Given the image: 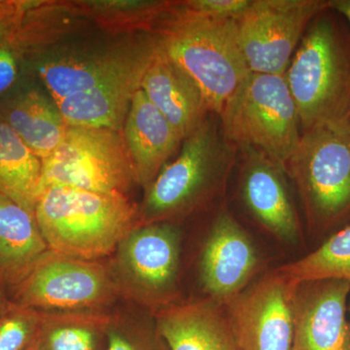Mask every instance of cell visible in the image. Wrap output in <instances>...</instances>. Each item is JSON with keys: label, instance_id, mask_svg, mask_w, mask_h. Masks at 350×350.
I'll return each mask as SVG.
<instances>
[{"label": "cell", "instance_id": "obj_5", "mask_svg": "<svg viewBox=\"0 0 350 350\" xmlns=\"http://www.w3.org/2000/svg\"><path fill=\"white\" fill-rule=\"evenodd\" d=\"M285 174L294 182L315 236L350 223V131L317 128L301 133Z\"/></svg>", "mask_w": 350, "mask_h": 350}, {"label": "cell", "instance_id": "obj_13", "mask_svg": "<svg viewBox=\"0 0 350 350\" xmlns=\"http://www.w3.org/2000/svg\"><path fill=\"white\" fill-rule=\"evenodd\" d=\"M349 297L350 283L345 280L299 283L291 350H349Z\"/></svg>", "mask_w": 350, "mask_h": 350}, {"label": "cell", "instance_id": "obj_4", "mask_svg": "<svg viewBox=\"0 0 350 350\" xmlns=\"http://www.w3.org/2000/svg\"><path fill=\"white\" fill-rule=\"evenodd\" d=\"M157 44L193 78L218 115L250 72L236 19L167 18Z\"/></svg>", "mask_w": 350, "mask_h": 350}, {"label": "cell", "instance_id": "obj_2", "mask_svg": "<svg viewBox=\"0 0 350 350\" xmlns=\"http://www.w3.org/2000/svg\"><path fill=\"white\" fill-rule=\"evenodd\" d=\"M137 211L126 195L49 186L41 191L34 213L50 250L100 261L137 227Z\"/></svg>", "mask_w": 350, "mask_h": 350}, {"label": "cell", "instance_id": "obj_20", "mask_svg": "<svg viewBox=\"0 0 350 350\" xmlns=\"http://www.w3.org/2000/svg\"><path fill=\"white\" fill-rule=\"evenodd\" d=\"M0 118L41 161L56 150L68 128L57 103L34 88L7 96L0 103Z\"/></svg>", "mask_w": 350, "mask_h": 350}, {"label": "cell", "instance_id": "obj_9", "mask_svg": "<svg viewBox=\"0 0 350 350\" xmlns=\"http://www.w3.org/2000/svg\"><path fill=\"white\" fill-rule=\"evenodd\" d=\"M135 184L123 135L108 129L68 126L63 142L42 161L40 193L49 186H68L126 195Z\"/></svg>", "mask_w": 350, "mask_h": 350}, {"label": "cell", "instance_id": "obj_8", "mask_svg": "<svg viewBox=\"0 0 350 350\" xmlns=\"http://www.w3.org/2000/svg\"><path fill=\"white\" fill-rule=\"evenodd\" d=\"M12 303L43 312H109L120 295L107 260L48 250L14 289Z\"/></svg>", "mask_w": 350, "mask_h": 350}, {"label": "cell", "instance_id": "obj_3", "mask_svg": "<svg viewBox=\"0 0 350 350\" xmlns=\"http://www.w3.org/2000/svg\"><path fill=\"white\" fill-rule=\"evenodd\" d=\"M236 150L207 118L183 140L178 157L145 190L137 226L174 223L213 202L224 191Z\"/></svg>", "mask_w": 350, "mask_h": 350}, {"label": "cell", "instance_id": "obj_7", "mask_svg": "<svg viewBox=\"0 0 350 350\" xmlns=\"http://www.w3.org/2000/svg\"><path fill=\"white\" fill-rule=\"evenodd\" d=\"M180 250L174 223L133 228L107 259L120 298L152 314L179 301Z\"/></svg>", "mask_w": 350, "mask_h": 350}, {"label": "cell", "instance_id": "obj_16", "mask_svg": "<svg viewBox=\"0 0 350 350\" xmlns=\"http://www.w3.org/2000/svg\"><path fill=\"white\" fill-rule=\"evenodd\" d=\"M137 185L146 190L183 139L142 89L133 94L123 131Z\"/></svg>", "mask_w": 350, "mask_h": 350}, {"label": "cell", "instance_id": "obj_25", "mask_svg": "<svg viewBox=\"0 0 350 350\" xmlns=\"http://www.w3.org/2000/svg\"><path fill=\"white\" fill-rule=\"evenodd\" d=\"M23 2H0V103L16 91L27 52L22 23Z\"/></svg>", "mask_w": 350, "mask_h": 350}, {"label": "cell", "instance_id": "obj_27", "mask_svg": "<svg viewBox=\"0 0 350 350\" xmlns=\"http://www.w3.org/2000/svg\"><path fill=\"white\" fill-rule=\"evenodd\" d=\"M43 312L12 303L0 317V350H31L38 342Z\"/></svg>", "mask_w": 350, "mask_h": 350}, {"label": "cell", "instance_id": "obj_21", "mask_svg": "<svg viewBox=\"0 0 350 350\" xmlns=\"http://www.w3.org/2000/svg\"><path fill=\"white\" fill-rule=\"evenodd\" d=\"M48 250L36 213L0 195V283L7 293Z\"/></svg>", "mask_w": 350, "mask_h": 350}, {"label": "cell", "instance_id": "obj_30", "mask_svg": "<svg viewBox=\"0 0 350 350\" xmlns=\"http://www.w3.org/2000/svg\"><path fill=\"white\" fill-rule=\"evenodd\" d=\"M31 350H42V349H40V347H39L38 342V344H36V347H34L33 349H32Z\"/></svg>", "mask_w": 350, "mask_h": 350}, {"label": "cell", "instance_id": "obj_24", "mask_svg": "<svg viewBox=\"0 0 350 350\" xmlns=\"http://www.w3.org/2000/svg\"><path fill=\"white\" fill-rule=\"evenodd\" d=\"M294 282L340 280L350 283V223L306 256L278 268Z\"/></svg>", "mask_w": 350, "mask_h": 350}, {"label": "cell", "instance_id": "obj_14", "mask_svg": "<svg viewBox=\"0 0 350 350\" xmlns=\"http://www.w3.org/2000/svg\"><path fill=\"white\" fill-rule=\"evenodd\" d=\"M243 150L241 193L246 208L271 236L282 243H298L301 222L288 192L284 170L255 149Z\"/></svg>", "mask_w": 350, "mask_h": 350}, {"label": "cell", "instance_id": "obj_6", "mask_svg": "<svg viewBox=\"0 0 350 350\" xmlns=\"http://www.w3.org/2000/svg\"><path fill=\"white\" fill-rule=\"evenodd\" d=\"M219 116L228 142L255 149L283 170L301 140L300 120L285 75L250 71Z\"/></svg>", "mask_w": 350, "mask_h": 350}, {"label": "cell", "instance_id": "obj_26", "mask_svg": "<svg viewBox=\"0 0 350 350\" xmlns=\"http://www.w3.org/2000/svg\"><path fill=\"white\" fill-rule=\"evenodd\" d=\"M133 306L110 312L103 350H169L157 329L154 314Z\"/></svg>", "mask_w": 350, "mask_h": 350}, {"label": "cell", "instance_id": "obj_31", "mask_svg": "<svg viewBox=\"0 0 350 350\" xmlns=\"http://www.w3.org/2000/svg\"><path fill=\"white\" fill-rule=\"evenodd\" d=\"M349 317H350V297H349ZM349 324H350V320H349Z\"/></svg>", "mask_w": 350, "mask_h": 350}, {"label": "cell", "instance_id": "obj_29", "mask_svg": "<svg viewBox=\"0 0 350 350\" xmlns=\"http://www.w3.org/2000/svg\"><path fill=\"white\" fill-rule=\"evenodd\" d=\"M11 306H12V301L10 300L5 288L0 283V317L10 308Z\"/></svg>", "mask_w": 350, "mask_h": 350}, {"label": "cell", "instance_id": "obj_19", "mask_svg": "<svg viewBox=\"0 0 350 350\" xmlns=\"http://www.w3.org/2000/svg\"><path fill=\"white\" fill-rule=\"evenodd\" d=\"M149 61L150 59L129 72L57 103L68 126L122 133L133 94L140 88Z\"/></svg>", "mask_w": 350, "mask_h": 350}, {"label": "cell", "instance_id": "obj_23", "mask_svg": "<svg viewBox=\"0 0 350 350\" xmlns=\"http://www.w3.org/2000/svg\"><path fill=\"white\" fill-rule=\"evenodd\" d=\"M110 312H43L42 350H103Z\"/></svg>", "mask_w": 350, "mask_h": 350}, {"label": "cell", "instance_id": "obj_28", "mask_svg": "<svg viewBox=\"0 0 350 350\" xmlns=\"http://www.w3.org/2000/svg\"><path fill=\"white\" fill-rule=\"evenodd\" d=\"M328 6L334 12L344 17L350 25V0H328Z\"/></svg>", "mask_w": 350, "mask_h": 350}, {"label": "cell", "instance_id": "obj_10", "mask_svg": "<svg viewBox=\"0 0 350 350\" xmlns=\"http://www.w3.org/2000/svg\"><path fill=\"white\" fill-rule=\"evenodd\" d=\"M328 7V0H251L236 19L251 72L285 75L306 29Z\"/></svg>", "mask_w": 350, "mask_h": 350}, {"label": "cell", "instance_id": "obj_11", "mask_svg": "<svg viewBox=\"0 0 350 350\" xmlns=\"http://www.w3.org/2000/svg\"><path fill=\"white\" fill-rule=\"evenodd\" d=\"M297 287L276 269L223 306L239 349L291 350Z\"/></svg>", "mask_w": 350, "mask_h": 350}, {"label": "cell", "instance_id": "obj_22", "mask_svg": "<svg viewBox=\"0 0 350 350\" xmlns=\"http://www.w3.org/2000/svg\"><path fill=\"white\" fill-rule=\"evenodd\" d=\"M41 179L42 161L0 118V195L34 213Z\"/></svg>", "mask_w": 350, "mask_h": 350}, {"label": "cell", "instance_id": "obj_15", "mask_svg": "<svg viewBox=\"0 0 350 350\" xmlns=\"http://www.w3.org/2000/svg\"><path fill=\"white\" fill-rule=\"evenodd\" d=\"M140 89L183 140L211 112L197 83L157 43L142 75Z\"/></svg>", "mask_w": 350, "mask_h": 350}, {"label": "cell", "instance_id": "obj_18", "mask_svg": "<svg viewBox=\"0 0 350 350\" xmlns=\"http://www.w3.org/2000/svg\"><path fill=\"white\" fill-rule=\"evenodd\" d=\"M156 43L144 51H114L93 57H64L38 64V75L55 103L88 91L146 63Z\"/></svg>", "mask_w": 350, "mask_h": 350}, {"label": "cell", "instance_id": "obj_17", "mask_svg": "<svg viewBox=\"0 0 350 350\" xmlns=\"http://www.w3.org/2000/svg\"><path fill=\"white\" fill-rule=\"evenodd\" d=\"M169 350H241L224 306L206 297L177 301L154 314Z\"/></svg>", "mask_w": 350, "mask_h": 350}, {"label": "cell", "instance_id": "obj_1", "mask_svg": "<svg viewBox=\"0 0 350 350\" xmlns=\"http://www.w3.org/2000/svg\"><path fill=\"white\" fill-rule=\"evenodd\" d=\"M285 78L301 133L350 131V32L329 7L306 29Z\"/></svg>", "mask_w": 350, "mask_h": 350}, {"label": "cell", "instance_id": "obj_12", "mask_svg": "<svg viewBox=\"0 0 350 350\" xmlns=\"http://www.w3.org/2000/svg\"><path fill=\"white\" fill-rule=\"evenodd\" d=\"M260 257L245 230L229 213L219 214L200 258V278L211 300L225 306L252 282Z\"/></svg>", "mask_w": 350, "mask_h": 350}]
</instances>
